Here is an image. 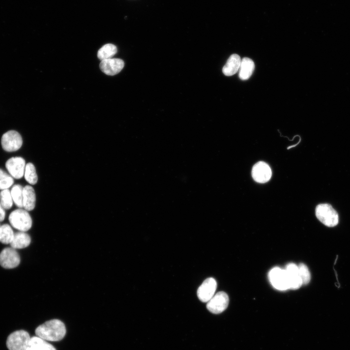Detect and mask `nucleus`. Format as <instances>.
Wrapping results in <instances>:
<instances>
[{"label": "nucleus", "mask_w": 350, "mask_h": 350, "mask_svg": "<svg viewBox=\"0 0 350 350\" xmlns=\"http://www.w3.org/2000/svg\"><path fill=\"white\" fill-rule=\"evenodd\" d=\"M35 333L36 336L46 341H58L64 337L66 329L63 322L53 319L38 326Z\"/></svg>", "instance_id": "f257e3e1"}, {"label": "nucleus", "mask_w": 350, "mask_h": 350, "mask_svg": "<svg viewBox=\"0 0 350 350\" xmlns=\"http://www.w3.org/2000/svg\"><path fill=\"white\" fill-rule=\"evenodd\" d=\"M11 225L20 231L26 232L32 226V218L25 209L19 208L13 210L9 216Z\"/></svg>", "instance_id": "f03ea898"}, {"label": "nucleus", "mask_w": 350, "mask_h": 350, "mask_svg": "<svg viewBox=\"0 0 350 350\" xmlns=\"http://www.w3.org/2000/svg\"><path fill=\"white\" fill-rule=\"evenodd\" d=\"M315 215L317 219L327 227H333L338 223V213L330 204L317 205L315 208Z\"/></svg>", "instance_id": "7ed1b4c3"}, {"label": "nucleus", "mask_w": 350, "mask_h": 350, "mask_svg": "<svg viewBox=\"0 0 350 350\" xmlns=\"http://www.w3.org/2000/svg\"><path fill=\"white\" fill-rule=\"evenodd\" d=\"M31 337L24 330H18L11 333L7 337L6 346L9 350H27Z\"/></svg>", "instance_id": "20e7f679"}, {"label": "nucleus", "mask_w": 350, "mask_h": 350, "mask_svg": "<svg viewBox=\"0 0 350 350\" xmlns=\"http://www.w3.org/2000/svg\"><path fill=\"white\" fill-rule=\"evenodd\" d=\"M268 278L272 285L276 289L284 291L290 289L288 276L285 269L275 267L269 271Z\"/></svg>", "instance_id": "39448f33"}, {"label": "nucleus", "mask_w": 350, "mask_h": 350, "mask_svg": "<svg viewBox=\"0 0 350 350\" xmlns=\"http://www.w3.org/2000/svg\"><path fill=\"white\" fill-rule=\"evenodd\" d=\"M1 144L3 150L7 152H14L18 150L22 146V139L17 131L10 130L2 136Z\"/></svg>", "instance_id": "423d86ee"}, {"label": "nucleus", "mask_w": 350, "mask_h": 350, "mask_svg": "<svg viewBox=\"0 0 350 350\" xmlns=\"http://www.w3.org/2000/svg\"><path fill=\"white\" fill-rule=\"evenodd\" d=\"M228 303L229 298L227 293L220 291L214 295L207 302V308L211 313L218 314L223 312L227 309Z\"/></svg>", "instance_id": "0eeeda50"}, {"label": "nucleus", "mask_w": 350, "mask_h": 350, "mask_svg": "<svg viewBox=\"0 0 350 350\" xmlns=\"http://www.w3.org/2000/svg\"><path fill=\"white\" fill-rule=\"evenodd\" d=\"M20 262L19 254L11 247L4 248L0 253V265L4 268H15L19 265Z\"/></svg>", "instance_id": "6e6552de"}, {"label": "nucleus", "mask_w": 350, "mask_h": 350, "mask_svg": "<svg viewBox=\"0 0 350 350\" xmlns=\"http://www.w3.org/2000/svg\"><path fill=\"white\" fill-rule=\"evenodd\" d=\"M25 161L21 157H13L7 160L5 167L9 174L14 178L23 177L25 169Z\"/></svg>", "instance_id": "1a4fd4ad"}, {"label": "nucleus", "mask_w": 350, "mask_h": 350, "mask_svg": "<svg viewBox=\"0 0 350 350\" xmlns=\"http://www.w3.org/2000/svg\"><path fill=\"white\" fill-rule=\"evenodd\" d=\"M217 288V282L213 278L206 279L199 287L197 297L203 302H208L214 295Z\"/></svg>", "instance_id": "9d476101"}, {"label": "nucleus", "mask_w": 350, "mask_h": 350, "mask_svg": "<svg viewBox=\"0 0 350 350\" xmlns=\"http://www.w3.org/2000/svg\"><path fill=\"white\" fill-rule=\"evenodd\" d=\"M251 174L256 182L263 183L268 181L271 178L272 171L266 163L259 161L253 166Z\"/></svg>", "instance_id": "9b49d317"}, {"label": "nucleus", "mask_w": 350, "mask_h": 350, "mask_svg": "<svg viewBox=\"0 0 350 350\" xmlns=\"http://www.w3.org/2000/svg\"><path fill=\"white\" fill-rule=\"evenodd\" d=\"M123 67V61L121 59L116 58L102 60L100 64L101 70L105 74L111 76L119 73Z\"/></svg>", "instance_id": "f8f14e48"}, {"label": "nucleus", "mask_w": 350, "mask_h": 350, "mask_svg": "<svg viewBox=\"0 0 350 350\" xmlns=\"http://www.w3.org/2000/svg\"><path fill=\"white\" fill-rule=\"evenodd\" d=\"M285 270L288 276L290 289L296 290L299 288L302 285V282L299 274L298 265L294 263H288Z\"/></svg>", "instance_id": "ddd939ff"}, {"label": "nucleus", "mask_w": 350, "mask_h": 350, "mask_svg": "<svg viewBox=\"0 0 350 350\" xmlns=\"http://www.w3.org/2000/svg\"><path fill=\"white\" fill-rule=\"evenodd\" d=\"M241 62V59L238 54H232L223 68V73L228 76L234 75L239 70Z\"/></svg>", "instance_id": "4468645a"}, {"label": "nucleus", "mask_w": 350, "mask_h": 350, "mask_svg": "<svg viewBox=\"0 0 350 350\" xmlns=\"http://www.w3.org/2000/svg\"><path fill=\"white\" fill-rule=\"evenodd\" d=\"M255 69L253 61L248 57H244L241 60L239 68V76L240 79H248L252 74Z\"/></svg>", "instance_id": "2eb2a0df"}, {"label": "nucleus", "mask_w": 350, "mask_h": 350, "mask_svg": "<svg viewBox=\"0 0 350 350\" xmlns=\"http://www.w3.org/2000/svg\"><path fill=\"white\" fill-rule=\"evenodd\" d=\"M23 208L27 211L33 210L35 205V194L34 188L30 185L23 187Z\"/></svg>", "instance_id": "dca6fc26"}, {"label": "nucleus", "mask_w": 350, "mask_h": 350, "mask_svg": "<svg viewBox=\"0 0 350 350\" xmlns=\"http://www.w3.org/2000/svg\"><path fill=\"white\" fill-rule=\"evenodd\" d=\"M31 238L25 232L18 231L14 233L12 241L10 244L11 247L14 249H22L29 246L31 243Z\"/></svg>", "instance_id": "f3484780"}, {"label": "nucleus", "mask_w": 350, "mask_h": 350, "mask_svg": "<svg viewBox=\"0 0 350 350\" xmlns=\"http://www.w3.org/2000/svg\"><path fill=\"white\" fill-rule=\"evenodd\" d=\"M117 52V47L112 44H106L102 46L98 51L97 57L101 61L112 58Z\"/></svg>", "instance_id": "a211bd4d"}, {"label": "nucleus", "mask_w": 350, "mask_h": 350, "mask_svg": "<svg viewBox=\"0 0 350 350\" xmlns=\"http://www.w3.org/2000/svg\"><path fill=\"white\" fill-rule=\"evenodd\" d=\"M29 347L35 348L38 350H56L52 344L37 336L31 337Z\"/></svg>", "instance_id": "6ab92c4d"}, {"label": "nucleus", "mask_w": 350, "mask_h": 350, "mask_svg": "<svg viewBox=\"0 0 350 350\" xmlns=\"http://www.w3.org/2000/svg\"><path fill=\"white\" fill-rule=\"evenodd\" d=\"M10 192L15 204L19 208H23V187L19 184H16L12 187Z\"/></svg>", "instance_id": "aec40b11"}, {"label": "nucleus", "mask_w": 350, "mask_h": 350, "mask_svg": "<svg viewBox=\"0 0 350 350\" xmlns=\"http://www.w3.org/2000/svg\"><path fill=\"white\" fill-rule=\"evenodd\" d=\"M14 233L9 225H1L0 228V242L4 244H10L12 241Z\"/></svg>", "instance_id": "412c9836"}, {"label": "nucleus", "mask_w": 350, "mask_h": 350, "mask_svg": "<svg viewBox=\"0 0 350 350\" xmlns=\"http://www.w3.org/2000/svg\"><path fill=\"white\" fill-rule=\"evenodd\" d=\"M24 176L26 181L30 184L35 185L37 183L38 177L33 163L29 162L26 164Z\"/></svg>", "instance_id": "4be33fe9"}, {"label": "nucleus", "mask_w": 350, "mask_h": 350, "mask_svg": "<svg viewBox=\"0 0 350 350\" xmlns=\"http://www.w3.org/2000/svg\"><path fill=\"white\" fill-rule=\"evenodd\" d=\"M0 203L5 210L10 209L12 207L13 200L11 192L8 189L0 192Z\"/></svg>", "instance_id": "5701e85b"}, {"label": "nucleus", "mask_w": 350, "mask_h": 350, "mask_svg": "<svg viewBox=\"0 0 350 350\" xmlns=\"http://www.w3.org/2000/svg\"><path fill=\"white\" fill-rule=\"evenodd\" d=\"M14 178L9 174L0 169V190L8 189L14 183Z\"/></svg>", "instance_id": "b1692460"}, {"label": "nucleus", "mask_w": 350, "mask_h": 350, "mask_svg": "<svg viewBox=\"0 0 350 350\" xmlns=\"http://www.w3.org/2000/svg\"><path fill=\"white\" fill-rule=\"evenodd\" d=\"M300 277L302 282V285L307 284L311 280V274L308 267L303 263L298 265Z\"/></svg>", "instance_id": "393cba45"}, {"label": "nucleus", "mask_w": 350, "mask_h": 350, "mask_svg": "<svg viewBox=\"0 0 350 350\" xmlns=\"http://www.w3.org/2000/svg\"><path fill=\"white\" fill-rule=\"evenodd\" d=\"M5 216V211L4 209L1 206L0 203V222L4 220Z\"/></svg>", "instance_id": "a878e982"}, {"label": "nucleus", "mask_w": 350, "mask_h": 350, "mask_svg": "<svg viewBox=\"0 0 350 350\" xmlns=\"http://www.w3.org/2000/svg\"><path fill=\"white\" fill-rule=\"evenodd\" d=\"M27 350H37V349H35V348H33V347H29V348H28V349H27Z\"/></svg>", "instance_id": "bb28decb"}, {"label": "nucleus", "mask_w": 350, "mask_h": 350, "mask_svg": "<svg viewBox=\"0 0 350 350\" xmlns=\"http://www.w3.org/2000/svg\"><path fill=\"white\" fill-rule=\"evenodd\" d=\"M0 226H1V225H0Z\"/></svg>", "instance_id": "cd10ccee"}]
</instances>
